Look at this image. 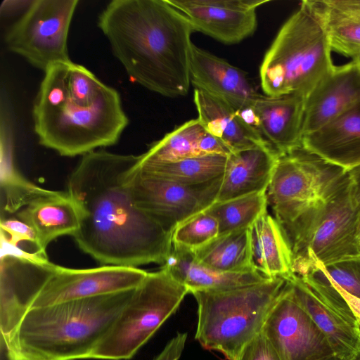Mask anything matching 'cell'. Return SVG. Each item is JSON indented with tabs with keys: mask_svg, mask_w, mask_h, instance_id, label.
<instances>
[{
	"mask_svg": "<svg viewBox=\"0 0 360 360\" xmlns=\"http://www.w3.org/2000/svg\"><path fill=\"white\" fill-rule=\"evenodd\" d=\"M286 281L282 278L221 291H194L198 305L195 340L205 349L237 360L261 331Z\"/></svg>",
	"mask_w": 360,
	"mask_h": 360,
	"instance_id": "8992f818",
	"label": "cell"
},
{
	"mask_svg": "<svg viewBox=\"0 0 360 360\" xmlns=\"http://www.w3.org/2000/svg\"><path fill=\"white\" fill-rule=\"evenodd\" d=\"M1 252L0 330L1 345L6 347L44 286L53 263L48 257L8 245H1Z\"/></svg>",
	"mask_w": 360,
	"mask_h": 360,
	"instance_id": "4fadbf2b",
	"label": "cell"
},
{
	"mask_svg": "<svg viewBox=\"0 0 360 360\" xmlns=\"http://www.w3.org/2000/svg\"><path fill=\"white\" fill-rule=\"evenodd\" d=\"M188 293L165 265L148 272L88 359H130L176 312Z\"/></svg>",
	"mask_w": 360,
	"mask_h": 360,
	"instance_id": "ba28073f",
	"label": "cell"
},
{
	"mask_svg": "<svg viewBox=\"0 0 360 360\" xmlns=\"http://www.w3.org/2000/svg\"><path fill=\"white\" fill-rule=\"evenodd\" d=\"M198 148L201 155L229 156L232 153L231 150L223 141L206 131L200 139Z\"/></svg>",
	"mask_w": 360,
	"mask_h": 360,
	"instance_id": "d590c367",
	"label": "cell"
},
{
	"mask_svg": "<svg viewBox=\"0 0 360 360\" xmlns=\"http://www.w3.org/2000/svg\"><path fill=\"white\" fill-rule=\"evenodd\" d=\"M219 235L217 219L207 210L179 225L172 233V244L192 252L198 250Z\"/></svg>",
	"mask_w": 360,
	"mask_h": 360,
	"instance_id": "1f68e13d",
	"label": "cell"
},
{
	"mask_svg": "<svg viewBox=\"0 0 360 360\" xmlns=\"http://www.w3.org/2000/svg\"><path fill=\"white\" fill-rule=\"evenodd\" d=\"M181 13L193 31L221 43L234 44L257 27V9L268 0H167Z\"/></svg>",
	"mask_w": 360,
	"mask_h": 360,
	"instance_id": "2e32d148",
	"label": "cell"
},
{
	"mask_svg": "<svg viewBox=\"0 0 360 360\" xmlns=\"http://www.w3.org/2000/svg\"><path fill=\"white\" fill-rule=\"evenodd\" d=\"M304 105L305 98L297 94H259L255 100L256 129L278 155L302 146Z\"/></svg>",
	"mask_w": 360,
	"mask_h": 360,
	"instance_id": "d6986e66",
	"label": "cell"
},
{
	"mask_svg": "<svg viewBox=\"0 0 360 360\" xmlns=\"http://www.w3.org/2000/svg\"><path fill=\"white\" fill-rule=\"evenodd\" d=\"M278 157L269 146L230 154L215 203L266 192Z\"/></svg>",
	"mask_w": 360,
	"mask_h": 360,
	"instance_id": "44dd1931",
	"label": "cell"
},
{
	"mask_svg": "<svg viewBox=\"0 0 360 360\" xmlns=\"http://www.w3.org/2000/svg\"><path fill=\"white\" fill-rule=\"evenodd\" d=\"M351 188V195L360 219V165L347 170Z\"/></svg>",
	"mask_w": 360,
	"mask_h": 360,
	"instance_id": "74e56055",
	"label": "cell"
},
{
	"mask_svg": "<svg viewBox=\"0 0 360 360\" xmlns=\"http://www.w3.org/2000/svg\"><path fill=\"white\" fill-rule=\"evenodd\" d=\"M227 158L228 156L225 155H209L167 163L145 166L136 164V167L143 172L182 185L198 186L221 177L224 172Z\"/></svg>",
	"mask_w": 360,
	"mask_h": 360,
	"instance_id": "83f0119b",
	"label": "cell"
},
{
	"mask_svg": "<svg viewBox=\"0 0 360 360\" xmlns=\"http://www.w3.org/2000/svg\"><path fill=\"white\" fill-rule=\"evenodd\" d=\"M74 360H76V359H74Z\"/></svg>",
	"mask_w": 360,
	"mask_h": 360,
	"instance_id": "f6af8a7d",
	"label": "cell"
},
{
	"mask_svg": "<svg viewBox=\"0 0 360 360\" xmlns=\"http://www.w3.org/2000/svg\"><path fill=\"white\" fill-rule=\"evenodd\" d=\"M344 170L302 146L278 155L266 196L281 229L310 209Z\"/></svg>",
	"mask_w": 360,
	"mask_h": 360,
	"instance_id": "9c48e42d",
	"label": "cell"
},
{
	"mask_svg": "<svg viewBox=\"0 0 360 360\" xmlns=\"http://www.w3.org/2000/svg\"><path fill=\"white\" fill-rule=\"evenodd\" d=\"M193 102L205 130L223 141L232 153L269 146L254 127L223 101L195 89Z\"/></svg>",
	"mask_w": 360,
	"mask_h": 360,
	"instance_id": "603a6c76",
	"label": "cell"
},
{
	"mask_svg": "<svg viewBox=\"0 0 360 360\" xmlns=\"http://www.w3.org/2000/svg\"><path fill=\"white\" fill-rule=\"evenodd\" d=\"M282 230L292 250V269L309 261L325 265L360 255V219L347 170L329 184L310 209Z\"/></svg>",
	"mask_w": 360,
	"mask_h": 360,
	"instance_id": "52a82bcc",
	"label": "cell"
},
{
	"mask_svg": "<svg viewBox=\"0 0 360 360\" xmlns=\"http://www.w3.org/2000/svg\"><path fill=\"white\" fill-rule=\"evenodd\" d=\"M249 230L253 268L269 278L292 275V250L277 220L266 211Z\"/></svg>",
	"mask_w": 360,
	"mask_h": 360,
	"instance_id": "d4e9b609",
	"label": "cell"
},
{
	"mask_svg": "<svg viewBox=\"0 0 360 360\" xmlns=\"http://www.w3.org/2000/svg\"><path fill=\"white\" fill-rule=\"evenodd\" d=\"M328 37L307 0L282 25L264 54L259 80L266 96L306 98L334 68Z\"/></svg>",
	"mask_w": 360,
	"mask_h": 360,
	"instance_id": "5b68a950",
	"label": "cell"
},
{
	"mask_svg": "<svg viewBox=\"0 0 360 360\" xmlns=\"http://www.w3.org/2000/svg\"><path fill=\"white\" fill-rule=\"evenodd\" d=\"M319 264L333 283L360 299V255L325 265Z\"/></svg>",
	"mask_w": 360,
	"mask_h": 360,
	"instance_id": "d6a6232c",
	"label": "cell"
},
{
	"mask_svg": "<svg viewBox=\"0 0 360 360\" xmlns=\"http://www.w3.org/2000/svg\"><path fill=\"white\" fill-rule=\"evenodd\" d=\"M8 360H37L25 356L13 351H6Z\"/></svg>",
	"mask_w": 360,
	"mask_h": 360,
	"instance_id": "60d3db41",
	"label": "cell"
},
{
	"mask_svg": "<svg viewBox=\"0 0 360 360\" xmlns=\"http://www.w3.org/2000/svg\"><path fill=\"white\" fill-rule=\"evenodd\" d=\"M205 132L198 118L188 120L153 142L147 151L139 155L137 165L167 163L203 156L199 151L198 143Z\"/></svg>",
	"mask_w": 360,
	"mask_h": 360,
	"instance_id": "4316f807",
	"label": "cell"
},
{
	"mask_svg": "<svg viewBox=\"0 0 360 360\" xmlns=\"http://www.w3.org/2000/svg\"><path fill=\"white\" fill-rule=\"evenodd\" d=\"M1 243L16 248H20V245L25 243L29 245L37 254L47 256L46 252L40 249L32 229L16 216L1 217Z\"/></svg>",
	"mask_w": 360,
	"mask_h": 360,
	"instance_id": "836d02e7",
	"label": "cell"
},
{
	"mask_svg": "<svg viewBox=\"0 0 360 360\" xmlns=\"http://www.w3.org/2000/svg\"><path fill=\"white\" fill-rule=\"evenodd\" d=\"M302 147L345 170L360 165V101L304 135Z\"/></svg>",
	"mask_w": 360,
	"mask_h": 360,
	"instance_id": "ffe728a7",
	"label": "cell"
},
{
	"mask_svg": "<svg viewBox=\"0 0 360 360\" xmlns=\"http://www.w3.org/2000/svg\"><path fill=\"white\" fill-rule=\"evenodd\" d=\"M352 60L360 63V51H359L353 58Z\"/></svg>",
	"mask_w": 360,
	"mask_h": 360,
	"instance_id": "ee69618b",
	"label": "cell"
},
{
	"mask_svg": "<svg viewBox=\"0 0 360 360\" xmlns=\"http://www.w3.org/2000/svg\"><path fill=\"white\" fill-rule=\"evenodd\" d=\"M32 113L39 143L65 157L115 144L129 124L119 92L72 60L44 72Z\"/></svg>",
	"mask_w": 360,
	"mask_h": 360,
	"instance_id": "3957f363",
	"label": "cell"
},
{
	"mask_svg": "<svg viewBox=\"0 0 360 360\" xmlns=\"http://www.w3.org/2000/svg\"><path fill=\"white\" fill-rule=\"evenodd\" d=\"M77 0H36L8 31L7 48L45 72L68 62V38Z\"/></svg>",
	"mask_w": 360,
	"mask_h": 360,
	"instance_id": "30bf717a",
	"label": "cell"
},
{
	"mask_svg": "<svg viewBox=\"0 0 360 360\" xmlns=\"http://www.w3.org/2000/svg\"><path fill=\"white\" fill-rule=\"evenodd\" d=\"M136 164L127 176L134 205L172 233L179 225L216 202L222 176L207 184L185 186L143 172Z\"/></svg>",
	"mask_w": 360,
	"mask_h": 360,
	"instance_id": "7c38bea8",
	"label": "cell"
},
{
	"mask_svg": "<svg viewBox=\"0 0 360 360\" xmlns=\"http://www.w3.org/2000/svg\"><path fill=\"white\" fill-rule=\"evenodd\" d=\"M261 333L281 360H322L335 354L326 335L294 299L287 281Z\"/></svg>",
	"mask_w": 360,
	"mask_h": 360,
	"instance_id": "5bb4252c",
	"label": "cell"
},
{
	"mask_svg": "<svg viewBox=\"0 0 360 360\" xmlns=\"http://www.w3.org/2000/svg\"><path fill=\"white\" fill-rule=\"evenodd\" d=\"M187 339L186 333H177L153 360H179Z\"/></svg>",
	"mask_w": 360,
	"mask_h": 360,
	"instance_id": "8d00e7d4",
	"label": "cell"
},
{
	"mask_svg": "<svg viewBox=\"0 0 360 360\" xmlns=\"http://www.w3.org/2000/svg\"><path fill=\"white\" fill-rule=\"evenodd\" d=\"M285 280L294 299L326 335L335 354L347 360L359 342L360 330L348 304L319 263Z\"/></svg>",
	"mask_w": 360,
	"mask_h": 360,
	"instance_id": "8fae6325",
	"label": "cell"
},
{
	"mask_svg": "<svg viewBox=\"0 0 360 360\" xmlns=\"http://www.w3.org/2000/svg\"><path fill=\"white\" fill-rule=\"evenodd\" d=\"M15 216L32 229L44 252L57 238L73 236L81 221L79 207L68 192L51 190L22 208Z\"/></svg>",
	"mask_w": 360,
	"mask_h": 360,
	"instance_id": "7402d4cb",
	"label": "cell"
},
{
	"mask_svg": "<svg viewBox=\"0 0 360 360\" xmlns=\"http://www.w3.org/2000/svg\"><path fill=\"white\" fill-rule=\"evenodd\" d=\"M347 360H360V340L355 350Z\"/></svg>",
	"mask_w": 360,
	"mask_h": 360,
	"instance_id": "b9f144b4",
	"label": "cell"
},
{
	"mask_svg": "<svg viewBox=\"0 0 360 360\" xmlns=\"http://www.w3.org/2000/svg\"><path fill=\"white\" fill-rule=\"evenodd\" d=\"M190 75L195 89L223 101L238 113L252 108L259 96L245 72L193 43Z\"/></svg>",
	"mask_w": 360,
	"mask_h": 360,
	"instance_id": "e0dca14e",
	"label": "cell"
},
{
	"mask_svg": "<svg viewBox=\"0 0 360 360\" xmlns=\"http://www.w3.org/2000/svg\"><path fill=\"white\" fill-rule=\"evenodd\" d=\"M360 101V63L335 66L305 98L303 136ZM303 138V137H302Z\"/></svg>",
	"mask_w": 360,
	"mask_h": 360,
	"instance_id": "ac0fdd59",
	"label": "cell"
},
{
	"mask_svg": "<svg viewBox=\"0 0 360 360\" xmlns=\"http://www.w3.org/2000/svg\"><path fill=\"white\" fill-rule=\"evenodd\" d=\"M322 360H346V359H343V358H342V357H340V356H339L338 355L334 354V355H332V356H330L329 357L325 358V359H323Z\"/></svg>",
	"mask_w": 360,
	"mask_h": 360,
	"instance_id": "7bdbcfd3",
	"label": "cell"
},
{
	"mask_svg": "<svg viewBox=\"0 0 360 360\" xmlns=\"http://www.w3.org/2000/svg\"><path fill=\"white\" fill-rule=\"evenodd\" d=\"M307 1L319 18L332 50L352 58L360 51V18L331 6L327 0Z\"/></svg>",
	"mask_w": 360,
	"mask_h": 360,
	"instance_id": "f1b7e54d",
	"label": "cell"
},
{
	"mask_svg": "<svg viewBox=\"0 0 360 360\" xmlns=\"http://www.w3.org/2000/svg\"><path fill=\"white\" fill-rule=\"evenodd\" d=\"M237 360H281V359L272 345L260 332L245 346Z\"/></svg>",
	"mask_w": 360,
	"mask_h": 360,
	"instance_id": "e575fe53",
	"label": "cell"
},
{
	"mask_svg": "<svg viewBox=\"0 0 360 360\" xmlns=\"http://www.w3.org/2000/svg\"><path fill=\"white\" fill-rule=\"evenodd\" d=\"M134 290L31 309L5 348L37 360L88 359Z\"/></svg>",
	"mask_w": 360,
	"mask_h": 360,
	"instance_id": "277c9868",
	"label": "cell"
},
{
	"mask_svg": "<svg viewBox=\"0 0 360 360\" xmlns=\"http://www.w3.org/2000/svg\"><path fill=\"white\" fill-rule=\"evenodd\" d=\"M98 26L136 82L166 97L188 94L193 30L167 0L112 1Z\"/></svg>",
	"mask_w": 360,
	"mask_h": 360,
	"instance_id": "7a4b0ae2",
	"label": "cell"
},
{
	"mask_svg": "<svg viewBox=\"0 0 360 360\" xmlns=\"http://www.w3.org/2000/svg\"><path fill=\"white\" fill-rule=\"evenodd\" d=\"M192 252L198 262L219 271L255 270L252 264L249 228L219 236Z\"/></svg>",
	"mask_w": 360,
	"mask_h": 360,
	"instance_id": "484cf974",
	"label": "cell"
},
{
	"mask_svg": "<svg viewBox=\"0 0 360 360\" xmlns=\"http://www.w3.org/2000/svg\"><path fill=\"white\" fill-rule=\"evenodd\" d=\"M173 276L191 293L194 291H221L265 281L267 278L253 270L226 272L198 262L191 250L173 245L172 254L164 264Z\"/></svg>",
	"mask_w": 360,
	"mask_h": 360,
	"instance_id": "cb8c5ba5",
	"label": "cell"
},
{
	"mask_svg": "<svg viewBox=\"0 0 360 360\" xmlns=\"http://www.w3.org/2000/svg\"><path fill=\"white\" fill-rule=\"evenodd\" d=\"M6 144L1 149V214H16L49 190L39 187L23 177L14 167L11 150Z\"/></svg>",
	"mask_w": 360,
	"mask_h": 360,
	"instance_id": "4dcf8cb0",
	"label": "cell"
},
{
	"mask_svg": "<svg viewBox=\"0 0 360 360\" xmlns=\"http://www.w3.org/2000/svg\"><path fill=\"white\" fill-rule=\"evenodd\" d=\"M333 6L360 18V0H327Z\"/></svg>",
	"mask_w": 360,
	"mask_h": 360,
	"instance_id": "f35d334b",
	"label": "cell"
},
{
	"mask_svg": "<svg viewBox=\"0 0 360 360\" xmlns=\"http://www.w3.org/2000/svg\"><path fill=\"white\" fill-rule=\"evenodd\" d=\"M266 192L217 202L207 211L219 223V235L248 229L265 212L268 211Z\"/></svg>",
	"mask_w": 360,
	"mask_h": 360,
	"instance_id": "f546056e",
	"label": "cell"
},
{
	"mask_svg": "<svg viewBox=\"0 0 360 360\" xmlns=\"http://www.w3.org/2000/svg\"><path fill=\"white\" fill-rule=\"evenodd\" d=\"M148 273L139 267L101 265L78 269L53 264L30 309L134 290Z\"/></svg>",
	"mask_w": 360,
	"mask_h": 360,
	"instance_id": "9a60e30c",
	"label": "cell"
},
{
	"mask_svg": "<svg viewBox=\"0 0 360 360\" xmlns=\"http://www.w3.org/2000/svg\"><path fill=\"white\" fill-rule=\"evenodd\" d=\"M139 155L96 150L82 155L68 180V192L81 221L72 236L81 250L101 265H164L172 233L139 209L127 185Z\"/></svg>",
	"mask_w": 360,
	"mask_h": 360,
	"instance_id": "6da1fadb",
	"label": "cell"
},
{
	"mask_svg": "<svg viewBox=\"0 0 360 360\" xmlns=\"http://www.w3.org/2000/svg\"><path fill=\"white\" fill-rule=\"evenodd\" d=\"M329 280H330V278H329ZM330 282L335 287V288L340 292V293L342 295V296L344 297V299L348 304L352 311L353 312L354 315L356 317V319L357 321V323L359 326V328L360 330V299L348 294L347 292H346L345 291L342 290L340 288H339L338 285H336L335 283H333L331 281H330Z\"/></svg>",
	"mask_w": 360,
	"mask_h": 360,
	"instance_id": "ab89813d",
	"label": "cell"
}]
</instances>
